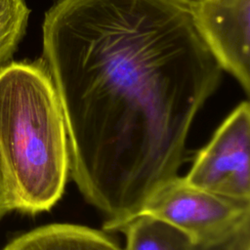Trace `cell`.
<instances>
[{"label":"cell","mask_w":250,"mask_h":250,"mask_svg":"<svg viewBox=\"0 0 250 250\" xmlns=\"http://www.w3.org/2000/svg\"><path fill=\"white\" fill-rule=\"evenodd\" d=\"M192 0H58L43 21V62L67 131L69 173L111 225L178 176L191 124L222 68Z\"/></svg>","instance_id":"cell-1"},{"label":"cell","mask_w":250,"mask_h":250,"mask_svg":"<svg viewBox=\"0 0 250 250\" xmlns=\"http://www.w3.org/2000/svg\"><path fill=\"white\" fill-rule=\"evenodd\" d=\"M3 250H122L106 233L72 224H52L23 233Z\"/></svg>","instance_id":"cell-6"},{"label":"cell","mask_w":250,"mask_h":250,"mask_svg":"<svg viewBox=\"0 0 250 250\" xmlns=\"http://www.w3.org/2000/svg\"><path fill=\"white\" fill-rule=\"evenodd\" d=\"M195 26L222 70L250 95V0H192Z\"/></svg>","instance_id":"cell-5"},{"label":"cell","mask_w":250,"mask_h":250,"mask_svg":"<svg viewBox=\"0 0 250 250\" xmlns=\"http://www.w3.org/2000/svg\"><path fill=\"white\" fill-rule=\"evenodd\" d=\"M16 208L12 184L0 151V220L9 212L16 210Z\"/></svg>","instance_id":"cell-10"},{"label":"cell","mask_w":250,"mask_h":250,"mask_svg":"<svg viewBox=\"0 0 250 250\" xmlns=\"http://www.w3.org/2000/svg\"><path fill=\"white\" fill-rule=\"evenodd\" d=\"M190 250H250V225L221 242L209 245L193 244Z\"/></svg>","instance_id":"cell-9"},{"label":"cell","mask_w":250,"mask_h":250,"mask_svg":"<svg viewBox=\"0 0 250 250\" xmlns=\"http://www.w3.org/2000/svg\"><path fill=\"white\" fill-rule=\"evenodd\" d=\"M138 215L151 216L172 225L193 244L209 245L250 225V200L225 197L176 176L146 198Z\"/></svg>","instance_id":"cell-3"},{"label":"cell","mask_w":250,"mask_h":250,"mask_svg":"<svg viewBox=\"0 0 250 250\" xmlns=\"http://www.w3.org/2000/svg\"><path fill=\"white\" fill-rule=\"evenodd\" d=\"M120 231L126 236L125 250H190L193 243L172 225L147 215H138Z\"/></svg>","instance_id":"cell-7"},{"label":"cell","mask_w":250,"mask_h":250,"mask_svg":"<svg viewBox=\"0 0 250 250\" xmlns=\"http://www.w3.org/2000/svg\"><path fill=\"white\" fill-rule=\"evenodd\" d=\"M0 151L16 210L37 214L61 199L69 175L62 105L43 62L0 66Z\"/></svg>","instance_id":"cell-2"},{"label":"cell","mask_w":250,"mask_h":250,"mask_svg":"<svg viewBox=\"0 0 250 250\" xmlns=\"http://www.w3.org/2000/svg\"><path fill=\"white\" fill-rule=\"evenodd\" d=\"M250 104L240 103L196 154L186 181L204 190L250 200Z\"/></svg>","instance_id":"cell-4"},{"label":"cell","mask_w":250,"mask_h":250,"mask_svg":"<svg viewBox=\"0 0 250 250\" xmlns=\"http://www.w3.org/2000/svg\"><path fill=\"white\" fill-rule=\"evenodd\" d=\"M29 13L23 0H0V66L16 51L25 32Z\"/></svg>","instance_id":"cell-8"}]
</instances>
